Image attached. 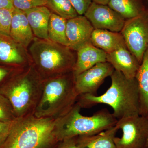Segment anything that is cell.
<instances>
[{"label": "cell", "mask_w": 148, "mask_h": 148, "mask_svg": "<svg viewBox=\"0 0 148 148\" xmlns=\"http://www.w3.org/2000/svg\"><path fill=\"white\" fill-rule=\"evenodd\" d=\"M114 71L108 62L98 63L75 78L76 90L79 96L82 94L96 95L106 78Z\"/></svg>", "instance_id": "obj_9"}, {"label": "cell", "mask_w": 148, "mask_h": 148, "mask_svg": "<svg viewBox=\"0 0 148 148\" xmlns=\"http://www.w3.org/2000/svg\"><path fill=\"white\" fill-rule=\"evenodd\" d=\"M106 58L114 70L121 72L127 78H135L140 64L127 47L107 53Z\"/></svg>", "instance_id": "obj_13"}, {"label": "cell", "mask_w": 148, "mask_h": 148, "mask_svg": "<svg viewBox=\"0 0 148 148\" xmlns=\"http://www.w3.org/2000/svg\"><path fill=\"white\" fill-rule=\"evenodd\" d=\"M10 37L24 48L34 40V34L24 11L14 8L11 23Z\"/></svg>", "instance_id": "obj_14"}, {"label": "cell", "mask_w": 148, "mask_h": 148, "mask_svg": "<svg viewBox=\"0 0 148 148\" xmlns=\"http://www.w3.org/2000/svg\"><path fill=\"white\" fill-rule=\"evenodd\" d=\"M130 51L141 64L148 47V10L126 19L120 32Z\"/></svg>", "instance_id": "obj_7"}, {"label": "cell", "mask_w": 148, "mask_h": 148, "mask_svg": "<svg viewBox=\"0 0 148 148\" xmlns=\"http://www.w3.org/2000/svg\"><path fill=\"white\" fill-rule=\"evenodd\" d=\"M110 1V0H92V1L99 4L108 5Z\"/></svg>", "instance_id": "obj_31"}, {"label": "cell", "mask_w": 148, "mask_h": 148, "mask_svg": "<svg viewBox=\"0 0 148 148\" xmlns=\"http://www.w3.org/2000/svg\"><path fill=\"white\" fill-rule=\"evenodd\" d=\"M84 16L94 29H103L120 32L125 19L108 5L92 3Z\"/></svg>", "instance_id": "obj_10"}, {"label": "cell", "mask_w": 148, "mask_h": 148, "mask_svg": "<svg viewBox=\"0 0 148 148\" xmlns=\"http://www.w3.org/2000/svg\"><path fill=\"white\" fill-rule=\"evenodd\" d=\"M94 30L92 24L84 15H78L67 20L66 34L69 47L77 51L91 43V35Z\"/></svg>", "instance_id": "obj_11"}, {"label": "cell", "mask_w": 148, "mask_h": 148, "mask_svg": "<svg viewBox=\"0 0 148 148\" xmlns=\"http://www.w3.org/2000/svg\"><path fill=\"white\" fill-rule=\"evenodd\" d=\"M12 4L14 8L25 11L37 7L46 6V0H12Z\"/></svg>", "instance_id": "obj_25"}, {"label": "cell", "mask_w": 148, "mask_h": 148, "mask_svg": "<svg viewBox=\"0 0 148 148\" xmlns=\"http://www.w3.org/2000/svg\"><path fill=\"white\" fill-rule=\"evenodd\" d=\"M77 136L60 141L56 148H79L77 143Z\"/></svg>", "instance_id": "obj_28"}, {"label": "cell", "mask_w": 148, "mask_h": 148, "mask_svg": "<svg viewBox=\"0 0 148 148\" xmlns=\"http://www.w3.org/2000/svg\"><path fill=\"white\" fill-rule=\"evenodd\" d=\"M43 79L32 64L13 75L0 87L8 99L16 118L34 114L42 90Z\"/></svg>", "instance_id": "obj_2"}, {"label": "cell", "mask_w": 148, "mask_h": 148, "mask_svg": "<svg viewBox=\"0 0 148 148\" xmlns=\"http://www.w3.org/2000/svg\"><path fill=\"white\" fill-rule=\"evenodd\" d=\"M14 8L12 4V1L11 0H0V9H13Z\"/></svg>", "instance_id": "obj_29"}, {"label": "cell", "mask_w": 148, "mask_h": 148, "mask_svg": "<svg viewBox=\"0 0 148 148\" xmlns=\"http://www.w3.org/2000/svg\"><path fill=\"white\" fill-rule=\"evenodd\" d=\"M10 73V71L6 68L0 67V83L2 82Z\"/></svg>", "instance_id": "obj_30"}, {"label": "cell", "mask_w": 148, "mask_h": 148, "mask_svg": "<svg viewBox=\"0 0 148 148\" xmlns=\"http://www.w3.org/2000/svg\"><path fill=\"white\" fill-rule=\"evenodd\" d=\"M13 9H0V36L10 37V34Z\"/></svg>", "instance_id": "obj_24"}, {"label": "cell", "mask_w": 148, "mask_h": 148, "mask_svg": "<svg viewBox=\"0 0 148 148\" xmlns=\"http://www.w3.org/2000/svg\"><path fill=\"white\" fill-rule=\"evenodd\" d=\"M110 87L100 95L82 94L77 103L82 108H90L98 104L110 106L113 114L117 120L140 115V100L136 79H128L114 70L110 76Z\"/></svg>", "instance_id": "obj_1"}, {"label": "cell", "mask_w": 148, "mask_h": 148, "mask_svg": "<svg viewBox=\"0 0 148 148\" xmlns=\"http://www.w3.org/2000/svg\"><path fill=\"white\" fill-rule=\"evenodd\" d=\"M11 1H12V0H11Z\"/></svg>", "instance_id": "obj_34"}, {"label": "cell", "mask_w": 148, "mask_h": 148, "mask_svg": "<svg viewBox=\"0 0 148 148\" xmlns=\"http://www.w3.org/2000/svg\"><path fill=\"white\" fill-rule=\"evenodd\" d=\"M31 64L43 80L73 71L77 56L69 47L38 38L29 48Z\"/></svg>", "instance_id": "obj_5"}, {"label": "cell", "mask_w": 148, "mask_h": 148, "mask_svg": "<svg viewBox=\"0 0 148 148\" xmlns=\"http://www.w3.org/2000/svg\"><path fill=\"white\" fill-rule=\"evenodd\" d=\"M16 119L10 102L0 93V121H11Z\"/></svg>", "instance_id": "obj_23"}, {"label": "cell", "mask_w": 148, "mask_h": 148, "mask_svg": "<svg viewBox=\"0 0 148 148\" xmlns=\"http://www.w3.org/2000/svg\"><path fill=\"white\" fill-rule=\"evenodd\" d=\"M34 36L38 38L49 40L48 28L51 12L46 6L37 7L24 11Z\"/></svg>", "instance_id": "obj_16"}, {"label": "cell", "mask_w": 148, "mask_h": 148, "mask_svg": "<svg viewBox=\"0 0 148 148\" xmlns=\"http://www.w3.org/2000/svg\"><path fill=\"white\" fill-rule=\"evenodd\" d=\"M75 79L72 72L43 80L42 93L34 115L56 120L67 114L78 98Z\"/></svg>", "instance_id": "obj_4"}, {"label": "cell", "mask_w": 148, "mask_h": 148, "mask_svg": "<svg viewBox=\"0 0 148 148\" xmlns=\"http://www.w3.org/2000/svg\"><path fill=\"white\" fill-rule=\"evenodd\" d=\"M24 48L14 41L10 37L0 36V63L23 69L31 65Z\"/></svg>", "instance_id": "obj_12"}, {"label": "cell", "mask_w": 148, "mask_h": 148, "mask_svg": "<svg viewBox=\"0 0 148 148\" xmlns=\"http://www.w3.org/2000/svg\"><path fill=\"white\" fill-rule=\"evenodd\" d=\"M135 78L139 90L140 115L148 117V47L143 56Z\"/></svg>", "instance_id": "obj_19"}, {"label": "cell", "mask_w": 148, "mask_h": 148, "mask_svg": "<svg viewBox=\"0 0 148 148\" xmlns=\"http://www.w3.org/2000/svg\"><path fill=\"white\" fill-rule=\"evenodd\" d=\"M77 59L73 70L75 78L98 63L107 62V53L90 43L77 51Z\"/></svg>", "instance_id": "obj_15"}, {"label": "cell", "mask_w": 148, "mask_h": 148, "mask_svg": "<svg viewBox=\"0 0 148 148\" xmlns=\"http://www.w3.org/2000/svg\"><path fill=\"white\" fill-rule=\"evenodd\" d=\"M55 123V119L34 114L16 119L0 148H56L60 141Z\"/></svg>", "instance_id": "obj_3"}, {"label": "cell", "mask_w": 148, "mask_h": 148, "mask_svg": "<svg viewBox=\"0 0 148 148\" xmlns=\"http://www.w3.org/2000/svg\"><path fill=\"white\" fill-rule=\"evenodd\" d=\"M47 7L51 12L66 20L78 16L69 0H46Z\"/></svg>", "instance_id": "obj_22"}, {"label": "cell", "mask_w": 148, "mask_h": 148, "mask_svg": "<svg viewBox=\"0 0 148 148\" xmlns=\"http://www.w3.org/2000/svg\"><path fill=\"white\" fill-rule=\"evenodd\" d=\"M147 148H148V137L147 139Z\"/></svg>", "instance_id": "obj_33"}, {"label": "cell", "mask_w": 148, "mask_h": 148, "mask_svg": "<svg viewBox=\"0 0 148 148\" xmlns=\"http://www.w3.org/2000/svg\"><path fill=\"white\" fill-rule=\"evenodd\" d=\"M16 119L8 122L0 121V146L6 139Z\"/></svg>", "instance_id": "obj_27"}, {"label": "cell", "mask_w": 148, "mask_h": 148, "mask_svg": "<svg viewBox=\"0 0 148 148\" xmlns=\"http://www.w3.org/2000/svg\"><path fill=\"white\" fill-rule=\"evenodd\" d=\"M67 20L51 12L48 28V37L51 41L69 47L66 34Z\"/></svg>", "instance_id": "obj_21"}, {"label": "cell", "mask_w": 148, "mask_h": 148, "mask_svg": "<svg viewBox=\"0 0 148 148\" xmlns=\"http://www.w3.org/2000/svg\"><path fill=\"white\" fill-rule=\"evenodd\" d=\"M81 109L76 103L65 115L55 120L56 132L59 141L97 134L114 126L118 121L107 109H102L91 116H86L81 114Z\"/></svg>", "instance_id": "obj_6"}, {"label": "cell", "mask_w": 148, "mask_h": 148, "mask_svg": "<svg viewBox=\"0 0 148 148\" xmlns=\"http://www.w3.org/2000/svg\"><path fill=\"white\" fill-rule=\"evenodd\" d=\"M143 1L145 8L148 10V0H143Z\"/></svg>", "instance_id": "obj_32"}, {"label": "cell", "mask_w": 148, "mask_h": 148, "mask_svg": "<svg viewBox=\"0 0 148 148\" xmlns=\"http://www.w3.org/2000/svg\"><path fill=\"white\" fill-rule=\"evenodd\" d=\"M91 43L95 47L110 53L123 47H127L120 32L103 29H94L91 37Z\"/></svg>", "instance_id": "obj_17"}, {"label": "cell", "mask_w": 148, "mask_h": 148, "mask_svg": "<svg viewBox=\"0 0 148 148\" xmlns=\"http://www.w3.org/2000/svg\"><path fill=\"white\" fill-rule=\"evenodd\" d=\"M118 130L116 125L97 134L77 136L78 146L79 148H116L114 139Z\"/></svg>", "instance_id": "obj_18"}, {"label": "cell", "mask_w": 148, "mask_h": 148, "mask_svg": "<svg viewBox=\"0 0 148 148\" xmlns=\"http://www.w3.org/2000/svg\"><path fill=\"white\" fill-rule=\"evenodd\" d=\"M108 5L125 20L138 16L145 9L143 0H110Z\"/></svg>", "instance_id": "obj_20"}, {"label": "cell", "mask_w": 148, "mask_h": 148, "mask_svg": "<svg viewBox=\"0 0 148 148\" xmlns=\"http://www.w3.org/2000/svg\"><path fill=\"white\" fill-rule=\"evenodd\" d=\"M79 15H84L92 2V0H69Z\"/></svg>", "instance_id": "obj_26"}, {"label": "cell", "mask_w": 148, "mask_h": 148, "mask_svg": "<svg viewBox=\"0 0 148 148\" xmlns=\"http://www.w3.org/2000/svg\"><path fill=\"white\" fill-rule=\"evenodd\" d=\"M116 125L122 132L121 138H115L116 148H147L148 117L140 115L123 118Z\"/></svg>", "instance_id": "obj_8"}]
</instances>
